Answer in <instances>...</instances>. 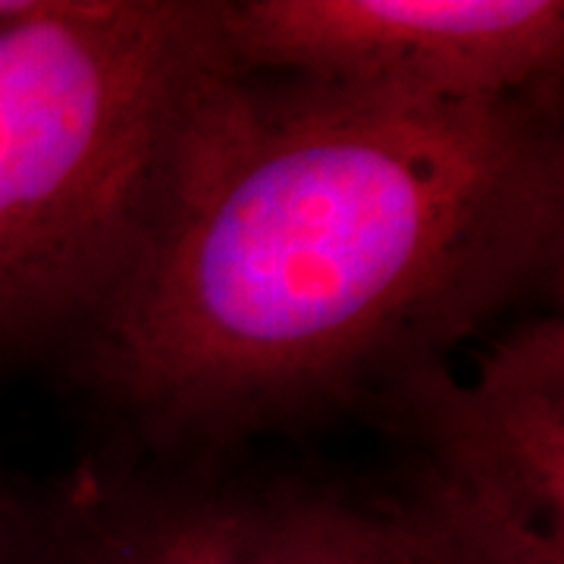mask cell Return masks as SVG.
I'll return each mask as SVG.
<instances>
[{
  "label": "cell",
  "instance_id": "obj_1",
  "mask_svg": "<svg viewBox=\"0 0 564 564\" xmlns=\"http://www.w3.org/2000/svg\"><path fill=\"white\" fill-rule=\"evenodd\" d=\"M558 88L392 101L214 63L117 295L61 364L151 455L370 414L562 282Z\"/></svg>",
  "mask_w": 564,
  "mask_h": 564
},
{
  "label": "cell",
  "instance_id": "obj_2",
  "mask_svg": "<svg viewBox=\"0 0 564 564\" xmlns=\"http://www.w3.org/2000/svg\"><path fill=\"white\" fill-rule=\"evenodd\" d=\"M217 0H39L0 25V364L61 358L117 295Z\"/></svg>",
  "mask_w": 564,
  "mask_h": 564
},
{
  "label": "cell",
  "instance_id": "obj_3",
  "mask_svg": "<svg viewBox=\"0 0 564 564\" xmlns=\"http://www.w3.org/2000/svg\"><path fill=\"white\" fill-rule=\"evenodd\" d=\"M373 421L417 452L408 486L489 564H564V321L508 326L470 373L426 364Z\"/></svg>",
  "mask_w": 564,
  "mask_h": 564
},
{
  "label": "cell",
  "instance_id": "obj_4",
  "mask_svg": "<svg viewBox=\"0 0 564 564\" xmlns=\"http://www.w3.org/2000/svg\"><path fill=\"white\" fill-rule=\"evenodd\" d=\"M220 61L392 101L489 104L558 88V0H217Z\"/></svg>",
  "mask_w": 564,
  "mask_h": 564
},
{
  "label": "cell",
  "instance_id": "obj_5",
  "mask_svg": "<svg viewBox=\"0 0 564 564\" xmlns=\"http://www.w3.org/2000/svg\"><path fill=\"white\" fill-rule=\"evenodd\" d=\"M0 564H289V484L117 445L0 489Z\"/></svg>",
  "mask_w": 564,
  "mask_h": 564
},
{
  "label": "cell",
  "instance_id": "obj_6",
  "mask_svg": "<svg viewBox=\"0 0 564 564\" xmlns=\"http://www.w3.org/2000/svg\"><path fill=\"white\" fill-rule=\"evenodd\" d=\"M289 564H489L421 496L289 484Z\"/></svg>",
  "mask_w": 564,
  "mask_h": 564
},
{
  "label": "cell",
  "instance_id": "obj_7",
  "mask_svg": "<svg viewBox=\"0 0 564 564\" xmlns=\"http://www.w3.org/2000/svg\"><path fill=\"white\" fill-rule=\"evenodd\" d=\"M35 7H39V0H0V25H10V22L29 17Z\"/></svg>",
  "mask_w": 564,
  "mask_h": 564
},
{
  "label": "cell",
  "instance_id": "obj_8",
  "mask_svg": "<svg viewBox=\"0 0 564 564\" xmlns=\"http://www.w3.org/2000/svg\"><path fill=\"white\" fill-rule=\"evenodd\" d=\"M3 486H7V480H3V477H0V489H3Z\"/></svg>",
  "mask_w": 564,
  "mask_h": 564
}]
</instances>
